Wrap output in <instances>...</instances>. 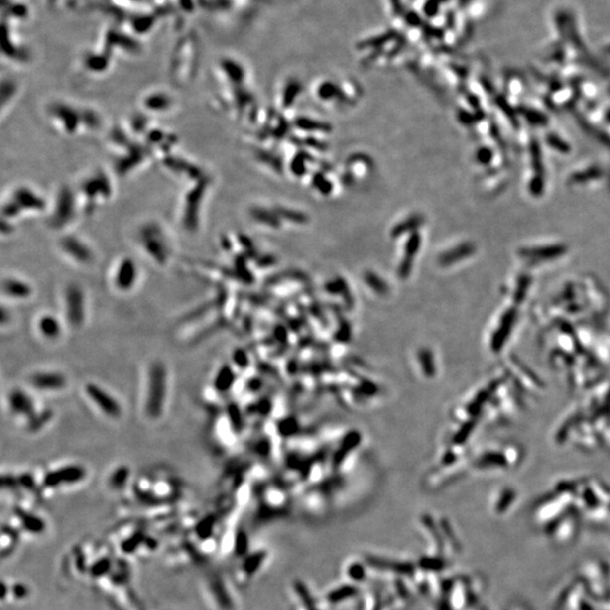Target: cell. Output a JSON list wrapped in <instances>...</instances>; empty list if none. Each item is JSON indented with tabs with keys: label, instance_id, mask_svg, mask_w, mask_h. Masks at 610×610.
Masks as SVG:
<instances>
[{
	"label": "cell",
	"instance_id": "2e32d148",
	"mask_svg": "<svg viewBox=\"0 0 610 610\" xmlns=\"http://www.w3.org/2000/svg\"><path fill=\"white\" fill-rule=\"evenodd\" d=\"M2 292L5 295L16 300H25L32 295V288L27 283L16 279L6 278L2 281Z\"/></svg>",
	"mask_w": 610,
	"mask_h": 610
},
{
	"label": "cell",
	"instance_id": "ba28073f",
	"mask_svg": "<svg viewBox=\"0 0 610 610\" xmlns=\"http://www.w3.org/2000/svg\"><path fill=\"white\" fill-rule=\"evenodd\" d=\"M85 392L87 397L93 401L96 407L100 408L103 414L111 418L120 417L122 414L120 403L104 389L94 383H88L85 388Z\"/></svg>",
	"mask_w": 610,
	"mask_h": 610
},
{
	"label": "cell",
	"instance_id": "9a60e30c",
	"mask_svg": "<svg viewBox=\"0 0 610 610\" xmlns=\"http://www.w3.org/2000/svg\"><path fill=\"white\" fill-rule=\"evenodd\" d=\"M31 591L26 583L20 581H3L2 582V601L5 603H19L26 600Z\"/></svg>",
	"mask_w": 610,
	"mask_h": 610
},
{
	"label": "cell",
	"instance_id": "8fae6325",
	"mask_svg": "<svg viewBox=\"0 0 610 610\" xmlns=\"http://www.w3.org/2000/svg\"><path fill=\"white\" fill-rule=\"evenodd\" d=\"M138 269L131 258L122 259L117 267L115 273V285L118 289L127 292L131 289L137 281Z\"/></svg>",
	"mask_w": 610,
	"mask_h": 610
},
{
	"label": "cell",
	"instance_id": "7c38bea8",
	"mask_svg": "<svg viewBox=\"0 0 610 610\" xmlns=\"http://www.w3.org/2000/svg\"><path fill=\"white\" fill-rule=\"evenodd\" d=\"M8 405H9L10 410L16 415L26 416L31 418L35 415V408L32 398L19 389L11 391L8 397Z\"/></svg>",
	"mask_w": 610,
	"mask_h": 610
},
{
	"label": "cell",
	"instance_id": "5bb4252c",
	"mask_svg": "<svg viewBox=\"0 0 610 610\" xmlns=\"http://www.w3.org/2000/svg\"><path fill=\"white\" fill-rule=\"evenodd\" d=\"M173 99L165 92H153L147 94L142 100V105L146 111L167 112L173 108Z\"/></svg>",
	"mask_w": 610,
	"mask_h": 610
},
{
	"label": "cell",
	"instance_id": "6da1fadb",
	"mask_svg": "<svg viewBox=\"0 0 610 610\" xmlns=\"http://www.w3.org/2000/svg\"><path fill=\"white\" fill-rule=\"evenodd\" d=\"M45 200L35 190L29 187L19 186L14 189L2 204L3 218L7 217L11 223L15 218L24 214H36L45 210Z\"/></svg>",
	"mask_w": 610,
	"mask_h": 610
},
{
	"label": "cell",
	"instance_id": "52a82bcc",
	"mask_svg": "<svg viewBox=\"0 0 610 610\" xmlns=\"http://www.w3.org/2000/svg\"><path fill=\"white\" fill-rule=\"evenodd\" d=\"M86 477V471L78 465H71L49 471L43 478V485L48 488L74 485Z\"/></svg>",
	"mask_w": 610,
	"mask_h": 610
},
{
	"label": "cell",
	"instance_id": "4fadbf2b",
	"mask_svg": "<svg viewBox=\"0 0 610 610\" xmlns=\"http://www.w3.org/2000/svg\"><path fill=\"white\" fill-rule=\"evenodd\" d=\"M31 384L42 391H57L66 385V378L61 374L54 372L36 373L31 377Z\"/></svg>",
	"mask_w": 610,
	"mask_h": 610
},
{
	"label": "cell",
	"instance_id": "5b68a950",
	"mask_svg": "<svg viewBox=\"0 0 610 610\" xmlns=\"http://www.w3.org/2000/svg\"><path fill=\"white\" fill-rule=\"evenodd\" d=\"M112 188L110 179L104 173H94L88 176L81 183L79 196L83 197L84 207L92 209L99 203L110 199Z\"/></svg>",
	"mask_w": 610,
	"mask_h": 610
},
{
	"label": "cell",
	"instance_id": "277c9868",
	"mask_svg": "<svg viewBox=\"0 0 610 610\" xmlns=\"http://www.w3.org/2000/svg\"><path fill=\"white\" fill-rule=\"evenodd\" d=\"M49 116L53 123L67 134L77 133L79 129L85 127L84 108L77 109L69 103L54 102L50 105Z\"/></svg>",
	"mask_w": 610,
	"mask_h": 610
},
{
	"label": "cell",
	"instance_id": "30bf717a",
	"mask_svg": "<svg viewBox=\"0 0 610 610\" xmlns=\"http://www.w3.org/2000/svg\"><path fill=\"white\" fill-rule=\"evenodd\" d=\"M60 249L67 256H69L70 259H73L74 261L78 263L87 264L92 262V260L94 259V254L93 251L91 250V246H88L85 242L75 237V235L62 239L60 242Z\"/></svg>",
	"mask_w": 610,
	"mask_h": 610
},
{
	"label": "cell",
	"instance_id": "7a4b0ae2",
	"mask_svg": "<svg viewBox=\"0 0 610 610\" xmlns=\"http://www.w3.org/2000/svg\"><path fill=\"white\" fill-rule=\"evenodd\" d=\"M167 394V372L162 363H154L148 373V388L146 397V413L150 418L162 415Z\"/></svg>",
	"mask_w": 610,
	"mask_h": 610
},
{
	"label": "cell",
	"instance_id": "e0dca14e",
	"mask_svg": "<svg viewBox=\"0 0 610 610\" xmlns=\"http://www.w3.org/2000/svg\"><path fill=\"white\" fill-rule=\"evenodd\" d=\"M16 517H17V522H19L20 528L24 532L39 535V533L44 531L45 523L37 515H33L27 511L19 510L16 511Z\"/></svg>",
	"mask_w": 610,
	"mask_h": 610
},
{
	"label": "cell",
	"instance_id": "603a6c76",
	"mask_svg": "<svg viewBox=\"0 0 610 610\" xmlns=\"http://www.w3.org/2000/svg\"><path fill=\"white\" fill-rule=\"evenodd\" d=\"M207 522H208V521H205V522L203 523V525H204V529H207ZM206 532H208L207 530H206V531H203V532H201V533H203V535L206 537V536H207V535H206ZM204 539H206V538H204Z\"/></svg>",
	"mask_w": 610,
	"mask_h": 610
},
{
	"label": "cell",
	"instance_id": "8992f818",
	"mask_svg": "<svg viewBox=\"0 0 610 610\" xmlns=\"http://www.w3.org/2000/svg\"><path fill=\"white\" fill-rule=\"evenodd\" d=\"M54 205L56 207L50 217V224L56 229L66 227L75 217L76 198L74 192H71L68 188H64L61 191H59Z\"/></svg>",
	"mask_w": 610,
	"mask_h": 610
},
{
	"label": "cell",
	"instance_id": "9c48e42d",
	"mask_svg": "<svg viewBox=\"0 0 610 610\" xmlns=\"http://www.w3.org/2000/svg\"><path fill=\"white\" fill-rule=\"evenodd\" d=\"M66 314L71 326H82L85 319V297L77 285H70L66 291Z\"/></svg>",
	"mask_w": 610,
	"mask_h": 610
},
{
	"label": "cell",
	"instance_id": "d6986e66",
	"mask_svg": "<svg viewBox=\"0 0 610 610\" xmlns=\"http://www.w3.org/2000/svg\"><path fill=\"white\" fill-rule=\"evenodd\" d=\"M17 544V535L14 532L12 528L8 530V528H3L2 530V538H1V555L5 557L7 554H10L12 549L15 548Z\"/></svg>",
	"mask_w": 610,
	"mask_h": 610
},
{
	"label": "cell",
	"instance_id": "ffe728a7",
	"mask_svg": "<svg viewBox=\"0 0 610 610\" xmlns=\"http://www.w3.org/2000/svg\"><path fill=\"white\" fill-rule=\"evenodd\" d=\"M129 478V470L125 467H120L112 474L110 483L115 488H121L127 483Z\"/></svg>",
	"mask_w": 610,
	"mask_h": 610
},
{
	"label": "cell",
	"instance_id": "3957f363",
	"mask_svg": "<svg viewBox=\"0 0 610 610\" xmlns=\"http://www.w3.org/2000/svg\"><path fill=\"white\" fill-rule=\"evenodd\" d=\"M142 250L157 263H165L173 249L167 235L157 223L142 225L138 234Z\"/></svg>",
	"mask_w": 610,
	"mask_h": 610
},
{
	"label": "cell",
	"instance_id": "7402d4cb",
	"mask_svg": "<svg viewBox=\"0 0 610 610\" xmlns=\"http://www.w3.org/2000/svg\"><path fill=\"white\" fill-rule=\"evenodd\" d=\"M16 93V84L12 81H3L1 84V104L2 109H5L7 101H11L12 96Z\"/></svg>",
	"mask_w": 610,
	"mask_h": 610
},
{
	"label": "cell",
	"instance_id": "44dd1931",
	"mask_svg": "<svg viewBox=\"0 0 610 610\" xmlns=\"http://www.w3.org/2000/svg\"><path fill=\"white\" fill-rule=\"evenodd\" d=\"M231 382H232V373L229 368H223L216 376L215 388L218 391H225L229 389Z\"/></svg>",
	"mask_w": 610,
	"mask_h": 610
},
{
	"label": "cell",
	"instance_id": "ac0fdd59",
	"mask_svg": "<svg viewBox=\"0 0 610 610\" xmlns=\"http://www.w3.org/2000/svg\"><path fill=\"white\" fill-rule=\"evenodd\" d=\"M39 330L44 337L53 339L57 338L61 334V326L58 319L53 315H43L39 320Z\"/></svg>",
	"mask_w": 610,
	"mask_h": 610
}]
</instances>
